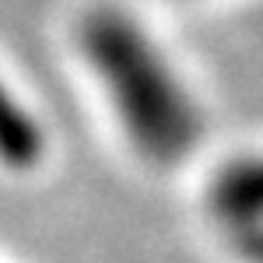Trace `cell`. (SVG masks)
<instances>
[{
    "label": "cell",
    "mask_w": 263,
    "mask_h": 263,
    "mask_svg": "<svg viewBox=\"0 0 263 263\" xmlns=\"http://www.w3.org/2000/svg\"><path fill=\"white\" fill-rule=\"evenodd\" d=\"M81 46L137 155L155 165L182 162L200 141L203 120L147 32L120 11H99L84 21Z\"/></svg>",
    "instance_id": "cell-1"
},
{
    "label": "cell",
    "mask_w": 263,
    "mask_h": 263,
    "mask_svg": "<svg viewBox=\"0 0 263 263\" xmlns=\"http://www.w3.org/2000/svg\"><path fill=\"white\" fill-rule=\"evenodd\" d=\"M211 211L239 235L246 256L263 263V155L221 165L211 182Z\"/></svg>",
    "instance_id": "cell-2"
},
{
    "label": "cell",
    "mask_w": 263,
    "mask_h": 263,
    "mask_svg": "<svg viewBox=\"0 0 263 263\" xmlns=\"http://www.w3.org/2000/svg\"><path fill=\"white\" fill-rule=\"evenodd\" d=\"M42 158V130L18 99L0 84V162L14 172H25Z\"/></svg>",
    "instance_id": "cell-3"
}]
</instances>
